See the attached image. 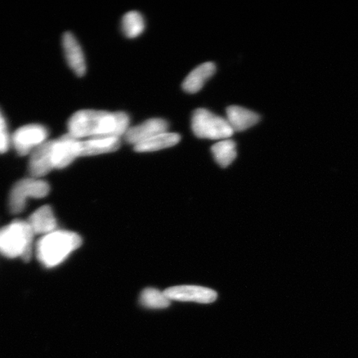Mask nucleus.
<instances>
[{"label":"nucleus","instance_id":"1","mask_svg":"<svg viewBox=\"0 0 358 358\" xmlns=\"http://www.w3.org/2000/svg\"><path fill=\"white\" fill-rule=\"evenodd\" d=\"M129 116L125 112L82 110L76 112L67 123L69 133L78 140L83 138L124 136L129 128Z\"/></svg>","mask_w":358,"mask_h":358},{"label":"nucleus","instance_id":"2","mask_svg":"<svg viewBox=\"0 0 358 358\" xmlns=\"http://www.w3.org/2000/svg\"><path fill=\"white\" fill-rule=\"evenodd\" d=\"M78 234L69 231H55L43 236L37 245L38 261L48 268L60 265L70 254L82 245Z\"/></svg>","mask_w":358,"mask_h":358},{"label":"nucleus","instance_id":"3","mask_svg":"<svg viewBox=\"0 0 358 358\" xmlns=\"http://www.w3.org/2000/svg\"><path fill=\"white\" fill-rule=\"evenodd\" d=\"M34 236L28 222H12L0 230V254L8 258L21 257L25 262L29 261Z\"/></svg>","mask_w":358,"mask_h":358},{"label":"nucleus","instance_id":"4","mask_svg":"<svg viewBox=\"0 0 358 358\" xmlns=\"http://www.w3.org/2000/svg\"><path fill=\"white\" fill-rule=\"evenodd\" d=\"M192 129L196 137L208 140H227L234 133L226 119L203 108L192 114Z\"/></svg>","mask_w":358,"mask_h":358},{"label":"nucleus","instance_id":"5","mask_svg":"<svg viewBox=\"0 0 358 358\" xmlns=\"http://www.w3.org/2000/svg\"><path fill=\"white\" fill-rule=\"evenodd\" d=\"M50 192L47 182L39 178H25L16 183L10 192V209L13 213H20L24 209L29 198L42 199Z\"/></svg>","mask_w":358,"mask_h":358},{"label":"nucleus","instance_id":"6","mask_svg":"<svg viewBox=\"0 0 358 358\" xmlns=\"http://www.w3.org/2000/svg\"><path fill=\"white\" fill-rule=\"evenodd\" d=\"M48 131L42 124L24 125L13 133L11 142L17 153L24 156L32 153L38 146L47 141Z\"/></svg>","mask_w":358,"mask_h":358},{"label":"nucleus","instance_id":"7","mask_svg":"<svg viewBox=\"0 0 358 358\" xmlns=\"http://www.w3.org/2000/svg\"><path fill=\"white\" fill-rule=\"evenodd\" d=\"M170 301L211 303L216 301L217 294L211 289L196 285H179L164 291Z\"/></svg>","mask_w":358,"mask_h":358},{"label":"nucleus","instance_id":"8","mask_svg":"<svg viewBox=\"0 0 358 358\" xmlns=\"http://www.w3.org/2000/svg\"><path fill=\"white\" fill-rule=\"evenodd\" d=\"M80 140L69 133L64 134L52 144V162L55 169H64L80 156Z\"/></svg>","mask_w":358,"mask_h":358},{"label":"nucleus","instance_id":"9","mask_svg":"<svg viewBox=\"0 0 358 358\" xmlns=\"http://www.w3.org/2000/svg\"><path fill=\"white\" fill-rule=\"evenodd\" d=\"M169 127L167 120L160 118L150 119L136 127L129 128L124 134V140L134 146L158 134L168 132Z\"/></svg>","mask_w":358,"mask_h":358},{"label":"nucleus","instance_id":"10","mask_svg":"<svg viewBox=\"0 0 358 358\" xmlns=\"http://www.w3.org/2000/svg\"><path fill=\"white\" fill-rule=\"evenodd\" d=\"M52 144L53 141H47L31 153L29 169L33 178L43 177L55 169L52 162Z\"/></svg>","mask_w":358,"mask_h":358},{"label":"nucleus","instance_id":"11","mask_svg":"<svg viewBox=\"0 0 358 358\" xmlns=\"http://www.w3.org/2000/svg\"><path fill=\"white\" fill-rule=\"evenodd\" d=\"M62 47L67 64L78 77H83L86 73L87 64L83 48L78 39L73 34L65 33L62 37Z\"/></svg>","mask_w":358,"mask_h":358},{"label":"nucleus","instance_id":"12","mask_svg":"<svg viewBox=\"0 0 358 358\" xmlns=\"http://www.w3.org/2000/svg\"><path fill=\"white\" fill-rule=\"evenodd\" d=\"M122 145L119 138L101 137L80 141V156H95L112 153L118 150Z\"/></svg>","mask_w":358,"mask_h":358},{"label":"nucleus","instance_id":"13","mask_svg":"<svg viewBox=\"0 0 358 358\" xmlns=\"http://www.w3.org/2000/svg\"><path fill=\"white\" fill-rule=\"evenodd\" d=\"M227 122L234 131L241 132L252 128L259 122V115L252 110L238 106H231L227 109Z\"/></svg>","mask_w":358,"mask_h":358},{"label":"nucleus","instance_id":"14","mask_svg":"<svg viewBox=\"0 0 358 358\" xmlns=\"http://www.w3.org/2000/svg\"><path fill=\"white\" fill-rule=\"evenodd\" d=\"M215 73H216V65L213 62H205V64L196 66L183 80L182 85L183 91L190 94L199 92L203 87L206 82L211 78Z\"/></svg>","mask_w":358,"mask_h":358},{"label":"nucleus","instance_id":"15","mask_svg":"<svg viewBox=\"0 0 358 358\" xmlns=\"http://www.w3.org/2000/svg\"><path fill=\"white\" fill-rule=\"evenodd\" d=\"M28 223L34 234L45 236L56 231V217L52 208L48 205L38 208L31 215Z\"/></svg>","mask_w":358,"mask_h":358},{"label":"nucleus","instance_id":"16","mask_svg":"<svg viewBox=\"0 0 358 358\" xmlns=\"http://www.w3.org/2000/svg\"><path fill=\"white\" fill-rule=\"evenodd\" d=\"M180 140L181 137L179 134L165 132L142 142L141 144L134 145V150L138 153L158 151L176 145Z\"/></svg>","mask_w":358,"mask_h":358},{"label":"nucleus","instance_id":"17","mask_svg":"<svg viewBox=\"0 0 358 358\" xmlns=\"http://www.w3.org/2000/svg\"><path fill=\"white\" fill-rule=\"evenodd\" d=\"M215 161L222 168H227L234 162L237 156L236 142L223 140L212 147Z\"/></svg>","mask_w":358,"mask_h":358},{"label":"nucleus","instance_id":"18","mask_svg":"<svg viewBox=\"0 0 358 358\" xmlns=\"http://www.w3.org/2000/svg\"><path fill=\"white\" fill-rule=\"evenodd\" d=\"M145 29V20L141 13L131 11L125 13L122 19V31L127 38L138 37Z\"/></svg>","mask_w":358,"mask_h":358},{"label":"nucleus","instance_id":"19","mask_svg":"<svg viewBox=\"0 0 358 358\" xmlns=\"http://www.w3.org/2000/svg\"><path fill=\"white\" fill-rule=\"evenodd\" d=\"M140 301L143 306L152 308V310H161V308H166L170 306V301L166 295L153 288L143 290Z\"/></svg>","mask_w":358,"mask_h":358},{"label":"nucleus","instance_id":"20","mask_svg":"<svg viewBox=\"0 0 358 358\" xmlns=\"http://www.w3.org/2000/svg\"><path fill=\"white\" fill-rule=\"evenodd\" d=\"M11 138L6 124V118L0 110V154L6 153L10 148Z\"/></svg>","mask_w":358,"mask_h":358}]
</instances>
